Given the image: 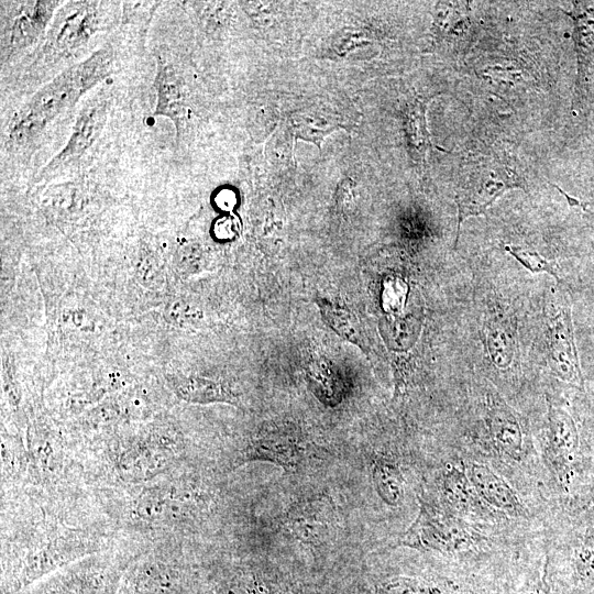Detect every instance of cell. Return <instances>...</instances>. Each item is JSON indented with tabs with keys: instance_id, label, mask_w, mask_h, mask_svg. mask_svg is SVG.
<instances>
[{
	"instance_id": "cell-1",
	"label": "cell",
	"mask_w": 594,
	"mask_h": 594,
	"mask_svg": "<svg viewBox=\"0 0 594 594\" xmlns=\"http://www.w3.org/2000/svg\"><path fill=\"white\" fill-rule=\"evenodd\" d=\"M116 61V47L108 42L42 86L12 116L6 130L7 152H30L56 118L112 74Z\"/></svg>"
},
{
	"instance_id": "cell-2",
	"label": "cell",
	"mask_w": 594,
	"mask_h": 594,
	"mask_svg": "<svg viewBox=\"0 0 594 594\" xmlns=\"http://www.w3.org/2000/svg\"><path fill=\"white\" fill-rule=\"evenodd\" d=\"M110 4L103 1H68L56 11L29 70L38 73L74 57L109 22Z\"/></svg>"
},
{
	"instance_id": "cell-3",
	"label": "cell",
	"mask_w": 594,
	"mask_h": 594,
	"mask_svg": "<svg viewBox=\"0 0 594 594\" xmlns=\"http://www.w3.org/2000/svg\"><path fill=\"white\" fill-rule=\"evenodd\" d=\"M61 1H1V66L44 40Z\"/></svg>"
},
{
	"instance_id": "cell-4",
	"label": "cell",
	"mask_w": 594,
	"mask_h": 594,
	"mask_svg": "<svg viewBox=\"0 0 594 594\" xmlns=\"http://www.w3.org/2000/svg\"><path fill=\"white\" fill-rule=\"evenodd\" d=\"M517 187L525 188L520 176L509 163L501 162L496 155L493 160L483 158L475 164L455 195L458 228L454 248L466 218L483 215L505 191Z\"/></svg>"
},
{
	"instance_id": "cell-5",
	"label": "cell",
	"mask_w": 594,
	"mask_h": 594,
	"mask_svg": "<svg viewBox=\"0 0 594 594\" xmlns=\"http://www.w3.org/2000/svg\"><path fill=\"white\" fill-rule=\"evenodd\" d=\"M110 94L99 89L78 113L65 146L43 166L35 182L55 177L77 166L89 153L107 122Z\"/></svg>"
},
{
	"instance_id": "cell-6",
	"label": "cell",
	"mask_w": 594,
	"mask_h": 594,
	"mask_svg": "<svg viewBox=\"0 0 594 594\" xmlns=\"http://www.w3.org/2000/svg\"><path fill=\"white\" fill-rule=\"evenodd\" d=\"M479 539L473 530L457 518L420 501L418 516L398 544L422 551L453 552L470 548Z\"/></svg>"
},
{
	"instance_id": "cell-7",
	"label": "cell",
	"mask_w": 594,
	"mask_h": 594,
	"mask_svg": "<svg viewBox=\"0 0 594 594\" xmlns=\"http://www.w3.org/2000/svg\"><path fill=\"white\" fill-rule=\"evenodd\" d=\"M548 346L549 363L554 375L584 391V377L574 341L571 307L565 296L561 297L560 305L551 317Z\"/></svg>"
},
{
	"instance_id": "cell-8",
	"label": "cell",
	"mask_w": 594,
	"mask_h": 594,
	"mask_svg": "<svg viewBox=\"0 0 594 594\" xmlns=\"http://www.w3.org/2000/svg\"><path fill=\"white\" fill-rule=\"evenodd\" d=\"M334 524V504L323 494L295 503L284 519L285 528L295 539L312 546H321L330 540Z\"/></svg>"
},
{
	"instance_id": "cell-9",
	"label": "cell",
	"mask_w": 594,
	"mask_h": 594,
	"mask_svg": "<svg viewBox=\"0 0 594 594\" xmlns=\"http://www.w3.org/2000/svg\"><path fill=\"white\" fill-rule=\"evenodd\" d=\"M573 21V41L576 53V79L573 109L581 107L594 75V6L573 2L571 11L562 10Z\"/></svg>"
},
{
	"instance_id": "cell-10",
	"label": "cell",
	"mask_w": 594,
	"mask_h": 594,
	"mask_svg": "<svg viewBox=\"0 0 594 594\" xmlns=\"http://www.w3.org/2000/svg\"><path fill=\"white\" fill-rule=\"evenodd\" d=\"M156 90V105L154 116L169 118L177 130V139L184 131L187 113V91L185 80L172 62L157 58L156 75L154 79Z\"/></svg>"
},
{
	"instance_id": "cell-11",
	"label": "cell",
	"mask_w": 594,
	"mask_h": 594,
	"mask_svg": "<svg viewBox=\"0 0 594 594\" xmlns=\"http://www.w3.org/2000/svg\"><path fill=\"white\" fill-rule=\"evenodd\" d=\"M306 458L304 446L288 436L277 433L262 435L252 440L239 457L238 463L265 461L295 471Z\"/></svg>"
},
{
	"instance_id": "cell-12",
	"label": "cell",
	"mask_w": 594,
	"mask_h": 594,
	"mask_svg": "<svg viewBox=\"0 0 594 594\" xmlns=\"http://www.w3.org/2000/svg\"><path fill=\"white\" fill-rule=\"evenodd\" d=\"M469 480L476 493L494 508L510 516L526 514V508L516 492L486 465L472 463Z\"/></svg>"
},
{
	"instance_id": "cell-13",
	"label": "cell",
	"mask_w": 594,
	"mask_h": 594,
	"mask_svg": "<svg viewBox=\"0 0 594 594\" xmlns=\"http://www.w3.org/2000/svg\"><path fill=\"white\" fill-rule=\"evenodd\" d=\"M168 382L174 393L188 403H238V395L227 383L220 381L201 376H177L170 377Z\"/></svg>"
},
{
	"instance_id": "cell-14",
	"label": "cell",
	"mask_w": 594,
	"mask_h": 594,
	"mask_svg": "<svg viewBox=\"0 0 594 594\" xmlns=\"http://www.w3.org/2000/svg\"><path fill=\"white\" fill-rule=\"evenodd\" d=\"M549 442L557 462L566 468L572 464L579 452L580 436L572 416L551 406L549 410Z\"/></svg>"
},
{
	"instance_id": "cell-15",
	"label": "cell",
	"mask_w": 594,
	"mask_h": 594,
	"mask_svg": "<svg viewBox=\"0 0 594 594\" xmlns=\"http://www.w3.org/2000/svg\"><path fill=\"white\" fill-rule=\"evenodd\" d=\"M495 446L506 455L519 460L522 453V429L516 416L504 404L495 405L488 417Z\"/></svg>"
},
{
	"instance_id": "cell-16",
	"label": "cell",
	"mask_w": 594,
	"mask_h": 594,
	"mask_svg": "<svg viewBox=\"0 0 594 594\" xmlns=\"http://www.w3.org/2000/svg\"><path fill=\"white\" fill-rule=\"evenodd\" d=\"M316 302L321 311V317L332 330L341 338L361 348L365 353H371L372 349L367 336L359 318L353 312L324 298H317Z\"/></svg>"
},
{
	"instance_id": "cell-17",
	"label": "cell",
	"mask_w": 594,
	"mask_h": 594,
	"mask_svg": "<svg viewBox=\"0 0 594 594\" xmlns=\"http://www.w3.org/2000/svg\"><path fill=\"white\" fill-rule=\"evenodd\" d=\"M120 472L128 480H144L161 471L166 464L165 454L147 448L127 451L119 459Z\"/></svg>"
},
{
	"instance_id": "cell-18",
	"label": "cell",
	"mask_w": 594,
	"mask_h": 594,
	"mask_svg": "<svg viewBox=\"0 0 594 594\" xmlns=\"http://www.w3.org/2000/svg\"><path fill=\"white\" fill-rule=\"evenodd\" d=\"M372 476L380 497L391 506H397L404 497V481L398 468L387 460L373 463Z\"/></svg>"
},
{
	"instance_id": "cell-19",
	"label": "cell",
	"mask_w": 594,
	"mask_h": 594,
	"mask_svg": "<svg viewBox=\"0 0 594 594\" xmlns=\"http://www.w3.org/2000/svg\"><path fill=\"white\" fill-rule=\"evenodd\" d=\"M380 594H455L448 586L419 578L397 576L385 582Z\"/></svg>"
},
{
	"instance_id": "cell-20",
	"label": "cell",
	"mask_w": 594,
	"mask_h": 594,
	"mask_svg": "<svg viewBox=\"0 0 594 594\" xmlns=\"http://www.w3.org/2000/svg\"><path fill=\"white\" fill-rule=\"evenodd\" d=\"M470 483L464 472L451 466L443 479V491L448 502L459 508L466 507L471 501Z\"/></svg>"
},
{
	"instance_id": "cell-21",
	"label": "cell",
	"mask_w": 594,
	"mask_h": 594,
	"mask_svg": "<svg viewBox=\"0 0 594 594\" xmlns=\"http://www.w3.org/2000/svg\"><path fill=\"white\" fill-rule=\"evenodd\" d=\"M505 250L531 273H547L558 284L562 283L554 263L542 257L537 251L517 245H506Z\"/></svg>"
},
{
	"instance_id": "cell-22",
	"label": "cell",
	"mask_w": 594,
	"mask_h": 594,
	"mask_svg": "<svg viewBox=\"0 0 594 594\" xmlns=\"http://www.w3.org/2000/svg\"><path fill=\"white\" fill-rule=\"evenodd\" d=\"M573 575L582 586L594 585V541H586L574 551Z\"/></svg>"
},
{
	"instance_id": "cell-23",
	"label": "cell",
	"mask_w": 594,
	"mask_h": 594,
	"mask_svg": "<svg viewBox=\"0 0 594 594\" xmlns=\"http://www.w3.org/2000/svg\"><path fill=\"white\" fill-rule=\"evenodd\" d=\"M216 594H270L256 582L238 581L222 586Z\"/></svg>"
},
{
	"instance_id": "cell-24",
	"label": "cell",
	"mask_w": 594,
	"mask_h": 594,
	"mask_svg": "<svg viewBox=\"0 0 594 594\" xmlns=\"http://www.w3.org/2000/svg\"><path fill=\"white\" fill-rule=\"evenodd\" d=\"M237 224L234 222V219L232 218H226L218 222V237L220 238H232L237 232Z\"/></svg>"
},
{
	"instance_id": "cell-25",
	"label": "cell",
	"mask_w": 594,
	"mask_h": 594,
	"mask_svg": "<svg viewBox=\"0 0 594 594\" xmlns=\"http://www.w3.org/2000/svg\"><path fill=\"white\" fill-rule=\"evenodd\" d=\"M526 594H550V588L544 576L532 585Z\"/></svg>"
}]
</instances>
